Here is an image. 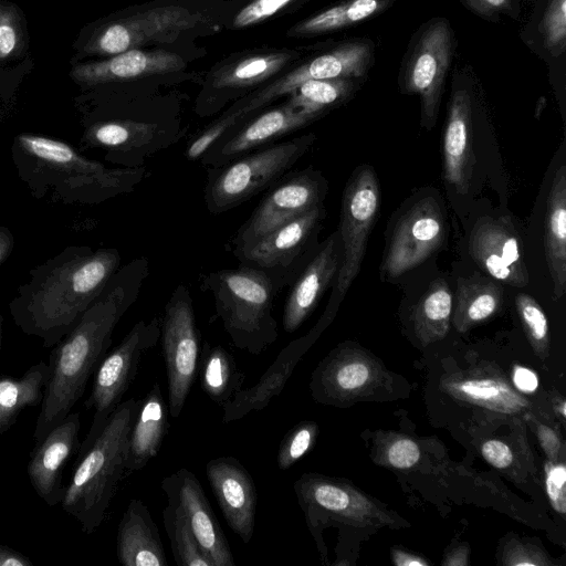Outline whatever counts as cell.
Returning a JSON list of instances; mask_svg holds the SVG:
<instances>
[{"mask_svg": "<svg viewBox=\"0 0 566 566\" xmlns=\"http://www.w3.org/2000/svg\"><path fill=\"white\" fill-rule=\"evenodd\" d=\"M148 260L138 258L113 274L75 326L53 346L49 379L33 437L36 443L72 412L106 355L115 326L138 297Z\"/></svg>", "mask_w": 566, "mask_h": 566, "instance_id": "obj_1", "label": "cell"}, {"mask_svg": "<svg viewBox=\"0 0 566 566\" xmlns=\"http://www.w3.org/2000/svg\"><path fill=\"white\" fill-rule=\"evenodd\" d=\"M116 249H77L38 269L36 275L11 303L15 324L44 347L57 344L99 296L117 271Z\"/></svg>", "mask_w": 566, "mask_h": 566, "instance_id": "obj_2", "label": "cell"}, {"mask_svg": "<svg viewBox=\"0 0 566 566\" xmlns=\"http://www.w3.org/2000/svg\"><path fill=\"white\" fill-rule=\"evenodd\" d=\"M137 409V400L122 401L81 443L75 470L60 504L86 534L104 522L118 485L127 475L129 434Z\"/></svg>", "mask_w": 566, "mask_h": 566, "instance_id": "obj_3", "label": "cell"}, {"mask_svg": "<svg viewBox=\"0 0 566 566\" xmlns=\"http://www.w3.org/2000/svg\"><path fill=\"white\" fill-rule=\"evenodd\" d=\"M208 13L182 1L148 3L116 11L86 24L72 45L71 64L108 57L153 43L172 41L182 32L210 25Z\"/></svg>", "mask_w": 566, "mask_h": 566, "instance_id": "obj_4", "label": "cell"}, {"mask_svg": "<svg viewBox=\"0 0 566 566\" xmlns=\"http://www.w3.org/2000/svg\"><path fill=\"white\" fill-rule=\"evenodd\" d=\"M203 282L237 348L259 355L275 343L279 329L273 302L277 291L264 272L240 264L237 269L211 272Z\"/></svg>", "mask_w": 566, "mask_h": 566, "instance_id": "obj_5", "label": "cell"}, {"mask_svg": "<svg viewBox=\"0 0 566 566\" xmlns=\"http://www.w3.org/2000/svg\"><path fill=\"white\" fill-rule=\"evenodd\" d=\"M315 138L312 133L294 137L211 168L205 187L207 210L223 213L270 188L310 150Z\"/></svg>", "mask_w": 566, "mask_h": 566, "instance_id": "obj_6", "label": "cell"}, {"mask_svg": "<svg viewBox=\"0 0 566 566\" xmlns=\"http://www.w3.org/2000/svg\"><path fill=\"white\" fill-rule=\"evenodd\" d=\"M185 133L176 109L149 105L96 120L86 129L85 139L91 146L106 149L107 160L123 168H137L176 145Z\"/></svg>", "mask_w": 566, "mask_h": 566, "instance_id": "obj_7", "label": "cell"}, {"mask_svg": "<svg viewBox=\"0 0 566 566\" xmlns=\"http://www.w3.org/2000/svg\"><path fill=\"white\" fill-rule=\"evenodd\" d=\"M160 338L168 382V410L177 418L197 377L202 347L191 293L185 284H178L166 303Z\"/></svg>", "mask_w": 566, "mask_h": 566, "instance_id": "obj_8", "label": "cell"}, {"mask_svg": "<svg viewBox=\"0 0 566 566\" xmlns=\"http://www.w3.org/2000/svg\"><path fill=\"white\" fill-rule=\"evenodd\" d=\"M379 208L380 190L375 172L368 166L359 167L347 181L342 198L338 230L342 262L335 280L332 305H336L344 297L360 271Z\"/></svg>", "mask_w": 566, "mask_h": 566, "instance_id": "obj_9", "label": "cell"}, {"mask_svg": "<svg viewBox=\"0 0 566 566\" xmlns=\"http://www.w3.org/2000/svg\"><path fill=\"white\" fill-rule=\"evenodd\" d=\"M323 205L275 228L249 245L233 250L240 264L264 272L279 292L291 285L303 270V259L311 249L321 221Z\"/></svg>", "mask_w": 566, "mask_h": 566, "instance_id": "obj_10", "label": "cell"}, {"mask_svg": "<svg viewBox=\"0 0 566 566\" xmlns=\"http://www.w3.org/2000/svg\"><path fill=\"white\" fill-rule=\"evenodd\" d=\"M160 338V319L138 321L123 340L104 356L93 375L91 394L85 408L93 410L88 432L97 430L134 381L144 354Z\"/></svg>", "mask_w": 566, "mask_h": 566, "instance_id": "obj_11", "label": "cell"}, {"mask_svg": "<svg viewBox=\"0 0 566 566\" xmlns=\"http://www.w3.org/2000/svg\"><path fill=\"white\" fill-rule=\"evenodd\" d=\"M371 57L373 45L369 42L343 43L249 93L227 111L245 120L279 97L289 95L305 81L361 77L368 70Z\"/></svg>", "mask_w": 566, "mask_h": 566, "instance_id": "obj_12", "label": "cell"}, {"mask_svg": "<svg viewBox=\"0 0 566 566\" xmlns=\"http://www.w3.org/2000/svg\"><path fill=\"white\" fill-rule=\"evenodd\" d=\"M325 193L326 181L319 171L311 167L285 175L240 227L234 249L252 244L275 228L323 205Z\"/></svg>", "mask_w": 566, "mask_h": 566, "instance_id": "obj_13", "label": "cell"}, {"mask_svg": "<svg viewBox=\"0 0 566 566\" xmlns=\"http://www.w3.org/2000/svg\"><path fill=\"white\" fill-rule=\"evenodd\" d=\"M298 53L293 50H258L235 55L216 66L198 96L196 112L208 116L218 112L230 99L243 95L275 76Z\"/></svg>", "mask_w": 566, "mask_h": 566, "instance_id": "obj_14", "label": "cell"}, {"mask_svg": "<svg viewBox=\"0 0 566 566\" xmlns=\"http://www.w3.org/2000/svg\"><path fill=\"white\" fill-rule=\"evenodd\" d=\"M18 140L27 153L44 164L75 172L98 200L132 192L149 175L145 166L107 169L82 157L65 143L48 137L22 134Z\"/></svg>", "mask_w": 566, "mask_h": 566, "instance_id": "obj_15", "label": "cell"}, {"mask_svg": "<svg viewBox=\"0 0 566 566\" xmlns=\"http://www.w3.org/2000/svg\"><path fill=\"white\" fill-rule=\"evenodd\" d=\"M453 48L449 23L437 20L422 31L409 59L406 90L420 96L423 126L430 127L436 122Z\"/></svg>", "mask_w": 566, "mask_h": 566, "instance_id": "obj_16", "label": "cell"}, {"mask_svg": "<svg viewBox=\"0 0 566 566\" xmlns=\"http://www.w3.org/2000/svg\"><path fill=\"white\" fill-rule=\"evenodd\" d=\"M293 488L311 532L328 522L358 525L379 520L373 503L339 480L304 473Z\"/></svg>", "mask_w": 566, "mask_h": 566, "instance_id": "obj_17", "label": "cell"}, {"mask_svg": "<svg viewBox=\"0 0 566 566\" xmlns=\"http://www.w3.org/2000/svg\"><path fill=\"white\" fill-rule=\"evenodd\" d=\"M318 116L292 107L287 102L252 115L229 130L201 157L200 163L211 168L223 166L243 155L271 145L315 120Z\"/></svg>", "mask_w": 566, "mask_h": 566, "instance_id": "obj_18", "label": "cell"}, {"mask_svg": "<svg viewBox=\"0 0 566 566\" xmlns=\"http://www.w3.org/2000/svg\"><path fill=\"white\" fill-rule=\"evenodd\" d=\"M444 220L433 198L418 201L397 222L382 270L389 277H398L422 263L442 243Z\"/></svg>", "mask_w": 566, "mask_h": 566, "instance_id": "obj_19", "label": "cell"}, {"mask_svg": "<svg viewBox=\"0 0 566 566\" xmlns=\"http://www.w3.org/2000/svg\"><path fill=\"white\" fill-rule=\"evenodd\" d=\"M167 500L182 510L196 539L213 566H234L227 536L205 494L201 483L186 468H180L161 481Z\"/></svg>", "mask_w": 566, "mask_h": 566, "instance_id": "obj_20", "label": "cell"}, {"mask_svg": "<svg viewBox=\"0 0 566 566\" xmlns=\"http://www.w3.org/2000/svg\"><path fill=\"white\" fill-rule=\"evenodd\" d=\"M470 254L495 281L523 287L528 273L521 251L518 233L507 217L483 218L471 231Z\"/></svg>", "mask_w": 566, "mask_h": 566, "instance_id": "obj_21", "label": "cell"}, {"mask_svg": "<svg viewBox=\"0 0 566 566\" xmlns=\"http://www.w3.org/2000/svg\"><path fill=\"white\" fill-rule=\"evenodd\" d=\"M185 61L163 49H133L104 60L72 64L70 76L82 88L142 80L180 71Z\"/></svg>", "mask_w": 566, "mask_h": 566, "instance_id": "obj_22", "label": "cell"}, {"mask_svg": "<svg viewBox=\"0 0 566 566\" xmlns=\"http://www.w3.org/2000/svg\"><path fill=\"white\" fill-rule=\"evenodd\" d=\"M206 475L227 524L244 543H249L254 533L256 512L253 478L233 457L210 460Z\"/></svg>", "mask_w": 566, "mask_h": 566, "instance_id": "obj_23", "label": "cell"}, {"mask_svg": "<svg viewBox=\"0 0 566 566\" xmlns=\"http://www.w3.org/2000/svg\"><path fill=\"white\" fill-rule=\"evenodd\" d=\"M80 412L69 413L56 424L31 453L27 472L36 494L49 505L60 504L65 486L62 473L69 459L78 452Z\"/></svg>", "mask_w": 566, "mask_h": 566, "instance_id": "obj_24", "label": "cell"}, {"mask_svg": "<svg viewBox=\"0 0 566 566\" xmlns=\"http://www.w3.org/2000/svg\"><path fill=\"white\" fill-rule=\"evenodd\" d=\"M340 262L342 243L337 231L323 242L291 284L282 317L285 332H295L315 310L336 280Z\"/></svg>", "mask_w": 566, "mask_h": 566, "instance_id": "obj_25", "label": "cell"}, {"mask_svg": "<svg viewBox=\"0 0 566 566\" xmlns=\"http://www.w3.org/2000/svg\"><path fill=\"white\" fill-rule=\"evenodd\" d=\"M443 176L459 193L470 188L475 157L472 148V98L467 90L454 91L443 133Z\"/></svg>", "mask_w": 566, "mask_h": 566, "instance_id": "obj_26", "label": "cell"}, {"mask_svg": "<svg viewBox=\"0 0 566 566\" xmlns=\"http://www.w3.org/2000/svg\"><path fill=\"white\" fill-rule=\"evenodd\" d=\"M116 554L124 566H167V556L147 505L129 501L117 528Z\"/></svg>", "mask_w": 566, "mask_h": 566, "instance_id": "obj_27", "label": "cell"}, {"mask_svg": "<svg viewBox=\"0 0 566 566\" xmlns=\"http://www.w3.org/2000/svg\"><path fill=\"white\" fill-rule=\"evenodd\" d=\"M168 403L160 385L153 384L146 396L138 401L128 442L126 474L142 470L155 458L168 433Z\"/></svg>", "mask_w": 566, "mask_h": 566, "instance_id": "obj_28", "label": "cell"}, {"mask_svg": "<svg viewBox=\"0 0 566 566\" xmlns=\"http://www.w3.org/2000/svg\"><path fill=\"white\" fill-rule=\"evenodd\" d=\"M545 258L555 298L566 291V166L554 174L545 212Z\"/></svg>", "mask_w": 566, "mask_h": 566, "instance_id": "obj_29", "label": "cell"}, {"mask_svg": "<svg viewBox=\"0 0 566 566\" xmlns=\"http://www.w3.org/2000/svg\"><path fill=\"white\" fill-rule=\"evenodd\" d=\"M453 323L459 332L493 316L503 303V289L495 280L474 272L459 277L455 291Z\"/></svg>", "mask_w": 566, "mask_h": 566, "instance_id": "obj_30", "label": "cell"}, {"mask_svg": "<svg viewBox=\"0 0 566 566\" xmlns=\"http://www.w3.org/2000/svg\"><path fill=\"white\" fill-rule=\"evenodd\" d=\"M49 379V365H32L21 377L0 375V437L18 420L25 408L40 406Z\"/></svg>", "mask_w": 566, "mask_h": 566, "instance_id": "obj_31", "label": "cell"}, {"mask_svg": "<svg viewBox=\"0 0 566 566\" xmlns=\"http://www.w3.org/2000/svg\"><path fill=\"white\" fill-rule=\"evenodd\" d=\"M198 371L201 389L221 408L242 389L245 379L234 357L221 345L209 343L201 347Z\"/></svg>", "mask_w": 566, "mask_h": 566, "instance_id": "obj_32", "label": "cell"}, {"mask_svg": "<svg viewBox=\"0 0 566 566\" xmlns=\"http://www.w3.org/2000/svg\"><path fill=\"white\" fill-rule=\"evenodd\" d=\"M387 0H347L312 15L291 28L289 36H313L350 27L377 12Z\"/></svg>", "mask_w": 566, "mask_h": 566, "instance_id": "obj_33", "label": "cell"}, {"mask_svg": "<svg viewBox=\"0 0 566 566\" xmlns=\"http://www.w3.org/2000/svg\"><path fill=\"white\" fill-rule=\"evenodd\" d=\"M451 311L452 293L449 285L441 279L431 282L413 314L415 329L423 344L444 337Z\"/></svg>", "mask_w": 566, "mask_h": 566, "instance_id": "obj_34", "label": "cell"}, {"mask_svg": "<svg viewBox=\"0 0 566 566\" xmlns=\"http://www.w3.org/2000/svg\"><path fill=\"white\" fill-rule=\"evenodd\" d=\"M163 521L178 566H213L196 539L182 510L171 500L163 511Z\"/></svg>", "mask_w": 566, "mask_h": 566, "instance_id": "obj_35", "label": "cell"}, {"mask_svg": "<svg viewBox=\"0 0 566 566\" xmlns=\"http://www.w3.org/2000/svg\"><path fill=\"white\" fill-rule=\"evenodd\" d=\"M354 88L352 78L308 80L289 94L292 107L321 116L349 96Z\"/></svg>", "mask_w": 566, "mask_h": 566, "instance_id": "obj_36", "label": "cell"}, {"mask_svg": "<svg viewBox=\"0 0 566 566\" xmlns=\"http://www.w3.org/2000/svg\"><path fill=\"white\" fill-rule=\"evenodd\" d=\"M451 388L461 399L501 412H515L526 403L505 382L496 379H465L454 382Z\"/></svg>", "mask_w": 566, "mask_h": 566, "instance_id": "obj_37", "label": "cell"}, {"mask_svg": "<svg viewBox=\"0 0 566 566\" xmlns=\"http://www.w3.org/2000/svg\"><path fill=\"white\" fill-rule=\"evenodd\" d=\"M29 48L27 19L9 0H0V66L25 56Z\"/></svg>", "mask_w": 566, "mask_h": 566, "instance_id": "obj_38", "label": "cell"}, {"mask_svg": "<svg viewBox=\"0 0 566 566\" xmlns=\"http://www.w3.org/2000/svg\"><path fill=\"white\" fill-rule=\"evenodd\" d=\"M515 303L531 345L538 356L546 355L549 346V328L542 306L525 293H518Z\"/></svg>", "mask_w": 566, "mask_h": 566, "instance_id": "obj_39", "label": "cell"}, {"mask_svg": "<svg viewBox=\"0 0 566 566\" xmlns=\"http://www.w3.org/2000/svg\"><path fill=\"white\" fill-rule=\"evenodd\" d=\"M318 433L314 421H301L283 437L276 455L281 470L290 469L295 462L307 454L315 444Z\"/></svg>", "mask_w": 566, "mask_h": 566, "instance_id": "obj_40", "label": "cell"}, {"mask_svg": "<svg viewBox=\"0 0 566 566\" xmlns=\"http://www.w3.org/2000/svg\"><path fill=\"white\" fill-rule=\"evenodd\" d=\"M244 120L232 112L226 111L217 120L193 136L187 144L185 156L188 160H200L207 150L229 130Z\"/></svg>", "mask_w": 566, "mask_h": 566, "instance_id": "obj_41", "label": "cell"}, {"mask_svg": "<svg viewBox=\"0 0 566 566\" xmlns=\"http://www.w3.org/2000/svg\"><path fill=\"white\" fill-rule=\"evenodd\" d=\"M297 0H252L233 19L234 29L253 27L268 20Z\"/></svg>", "mask_w": 566, "mask_h": 566, "instance_id": "obj_42", "label": "cell"}, {"mask_svg": "<svg viewBox=\"0 0 566 566\" xmlns=\"http://www.w3.org/2000/svg\"><path fill=\"white\" fill-rule=\"evenodd\" d=\"M546 45L555 51L563 50L566 39V0H552L543 20Z\"/></svg>", "mask_w": 566, "mask_h": 566, "instance_id": "obj_43", "label": "cell"}, {"mask_svg": "<svg viewBox=\"0 0 566 566\" xmlns=\"http://www.w3.org/2000/svg\"><path fill=\"white\" fill-rule=\"evenodd\" d=\"M546 492L553 509L559 514L566 512V468L563 463L547 462L545 465Z\"/></svg>", "mask_w": 566, "mask_h": 566, "instance_id": "obj_44", "label": "cell"}, {"mask_svg": "<svg viewBox=\"0 0 566 566\" xmlns=\"http://www.w3.org/2000/svg\"><path fill=\"white\" fill-rule=\"evenodd\" d=\"M420 457L418 446L410 439L396 440L387 451L388 462L396 469L413 467Z\"/></svg>", "mask_w": 566, "mask_h": 566, "instance_id": "obj_45", "label": "cell"}, {"mask_svg": "<svg viewBox=\"0 0 566 566\" xmlns=\"http://www.w3.org/2000/svg\"><path fill=\"white\" fill-rule=\"evenodd\" d=\"M481 452L484 460L496 469L507 468L513 461L511 449L500 440L484 442Z\"/></svg>", "mask_w": 566, "mask_h": 566, "instance_id": "obj_46", "label": "cell"}, {"mask_svg": "<svg viewBox=\"0 0 566 566\" xmlns=\"http://www.w3.org/2000/svg\"><path fill=\"white\" fill-rule=\"evenodd\" d=\"M512 378L515 387L522 392L532 394L538 387L536 374L526 367L515 366Z\"/></svg>", "mask_w": 566, "mask_h": 566, "instance_id": "obj_47", "label": "cell"}, {"mask_svg": "<svg viewBox=\"0 0 566 566\" xmlns=\"http://www.w3.org/2000/svg\"><path fill=\"white\" fill-rule=\"evenodd\" d=\"M537 436L547 457L555 459L560 450V440L558 434L553 429L539 424L537 429Z\"/></svg>", "mask_w": 566, "mask_h": 566, "instance_id": "obj_48", "label": "cell"}, {"mask_svg": "<svg viewBox=\"0 0 566 566\" xmlns=\"http://www.w3.org/2000/svg\"><path fill=\"white\" fill-rule=\"evenodd\" d=\"M0 566H33V563L22 553L0 544Z\"/></svg>", "mask_w": 566, "mask_h": 566, "instance_id": "obj_49", "label": "cell"}, {"mask_svg": "<svg viewBox=\"0 0 566 566\" xmlns=\"http://www.w3.org/2000/svg\"><path fill=\"white\" fill-rule=\"evenodd\" d=\"M470 4L483 13H493L506 9L510 0H469Z\"/></svg>", "mask_w": 566, "mask_h": 566, "instance_id": "obj_50", "label": "cell"}, {"mask_svg": "<svg viewBox=\"0 0 566 566\" xmlns=\"http://www.w3.org/2000/svg\"><path fill=\"white\" fill-rule=\"evenodd\" d=\"M392 558H394V563L398 566L428 565V563L424 559H422L421 557L409 554V553L400 552V551H395Z\"/></svg>", "mask_w": 566, "mask_h": 566, "instance_id": "obj_51", "label": "cell"}, {"mask_svg": "<svg viewBox=\"0 0 566 566\" xmlns=\"http://www.w3.org/2000/svg\"><path fill=\"white\" fill-rule=\"evenodd\" d=\"M13 247V238L10 231L0 227V263L10 254Z\"/></svg>", "mask_w": 566, "mask_h": 566, "instance_id": "obj_52", "label": "cell"}, {"mask_svg": "<svg viewBox=\"0 0 566 566\" xmlns=\"http://www.w3.org/2000/svg\"><path fill=\"white\" fill-rule=\"evenodd\" d=\"M446 565H467V552L459 549L451 554L447 560L444 562Z\"/></svg>", "mask_w": 566, "mask_h": 566, "instance_id": "obj_53", "label": "cell"}, {"mask_svg": "<svg viewBox=\"0 0 566 566\" xmlns=\"http://www.w3.org/2000/svg\"><path fill=\"white\" fill-rule=\"evenodd\" d=\"M557 411L559 410L560 411V416L562 417H565V402L562 401L559 406H557Z\"/></svg>", "mask_w": 566, "mask_h": 566, "instance_id": "obj_54", "label": "cell"}, {"mask_svg": "<svg viewBox=\"0 0 566 566\" xmlns=\"http://www.w3.org/2000/svg\"><path fill=\"white\" fill-rule=\"evenodd\" d=\"M1 316H0V355H1V348H2V325H1Z\"/></svg>", "mask_w": 566, "mask_h": 566, "instance_id": "obj_55", "label": "cell"}]
</instances>
